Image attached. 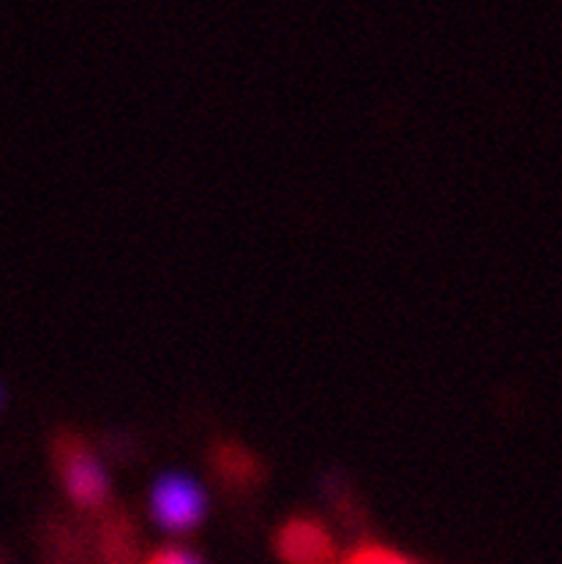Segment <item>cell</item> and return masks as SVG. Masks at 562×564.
<instances>
[{"label":"cell","mask_w":562,"mask_h":564,"mask_svg":"<svg viewBox=\"0 0 562 564\" xmlns=\"http://www.w3.org/2000/svg\"><path fill=\"white\" fill-rule=\"evenodd\" d=\"M205 497L197 482L186 475H167L153 488V516L164 529L194 527L203 518Z\"/></svg>","instance_id":"1"},{"label":"cell","mask_w":562,"mask_h":564,"mask_svg":"<svg viewBox=\"0 0 562 564\" xmlns=\"http://www.w3.org/2000/svg\"><path fill=\"white\" fill-rule=\"evenodd\" d=\"M63 480L79 505H99L107 497V475L99 462L79 445H63Z\"/></svg>","instance_id":"2"},{"label":"cell","mask_w":562,"mask_h":564,"mask_svg":"<svg viewBox=\"0 0 562 564\" xmlns=\"http://www.w3.org/2000/svg\"><path fill=\"white\" fill-rule=\"evenodd\" d=\"M281 556L290 564H328L334 556L331 540L317 523L295 521L281 532Z\"/></svg>","instance_id":"3"},{"label":"cell","mask_w":562,"mask_h":564,"mask_svg":"<svg viewBox=\"0 0 562 564\" xmlns=\"http://www.w3.org/2000/svg\"><path fill=\"white\" fill-rule=\"evenodd\" d=\"M353 564H410V562L399 560V556L393 554H386V551H360V554L353 560Z\"/></svg>","instance_id":"4"},{"label":"cell","mask_w":562,"mask_h":564,"mask_svg":"<svg viewBox=\"0 0 562 564\" xmlns=\"http://www.w3.org/2000/svg\"><path fill=\"white\" fill-rule=\"evenodd\" d=\"M151 564H199L194 556L183 554V551H164V554H156Z\"/></svg>","instance_id":"5"}]
</instances>
